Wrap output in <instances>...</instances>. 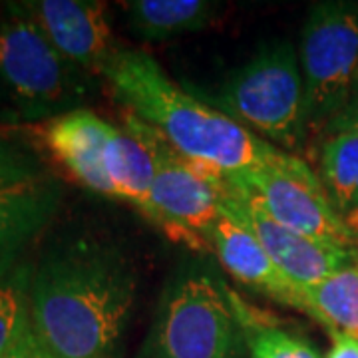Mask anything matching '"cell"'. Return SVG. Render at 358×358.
I'll return each mask as SVG.
<instances>
[{"label": "cell", "mask_w": 358, "mask_h": 358, "mask_svg": "<svg viewBox=\"0 0 358 358\" xmlns=\"http://www.w3.org/2000/svg\"><path fill=\"white\" fill-rule=\"evenodd\" d=\"M136 294L134 265L115 243L94 233L52 243L28 285L42 358H124Z\"/></svg>", "instance_id": "cell-1"}, {"label": "cell", "mask_w": 358, "mask_h": 358, "mask_svg": "<svg viewBox=\"0 0 358 358\" xmlns=\"http://www.w3.org/2000/svg\"><path fill=\"white\" fill-rule=\"evenodd\" d=\"M103 80L114 98L179 154L221 178L271 164L282 150L178 86L148 52L122 48Z\"/></svg>", "instance_id": "cell-2"}, {"label": "cell", "mask_w": 358, "mask_h": 358, "mask_svg": "<svg viewBox=\"0 0 358 358\" xmlns=\"http://www.w3.org/2000/svg\"><path fill=\"white\" fill-rule=\"evenodd\" d=\"M187 90L277 150L296 155L305 145V82L289 40L263 44L215 92Z\"/></svg>", "instance_id": "cell-3"}, {"label": "cell", "mask_w": 358, "mask_h": 358, "mask_svg": "<svg viewBox=\"0 0 358 358\" xmlns=\"http://www.w3.org/2000/svg\"><path fill=\"white\" fill-rule=\"evenodd\" d=\"M134 358H249L229 285L203 265L179 268Z\"/></svg>", "instance_id": "cell-4"}, {"label": "cell", "mask_w": 358, "mask_h": 358, "mask_svg": "<svg viewBox=\"0 0 358 358\" xmlns=\"http://www.w3.org/2000/svg\"><path fill=\"white\" fill-rule=\"evenodd\" d=\"M94 78L52 46L16 2L0 8V103L22 122L80 110Z\"/></svg>", "instance_id": "cell-5"}, {"label": "cell", "mask_w": 358, "mask_h": 358, "mask_svg": "<svg viewBox=\"0 0 358 358\" xmlns=\"http://www.w3.org/2000/svg\"><path fill=\"white\" fill-rule=\"evenodd\" d=\"M299 62L305 82L308 134L329 129L358 88V4L315 2L301 30Z\"/></svg>", "instance_id": "cell-6"}, {"label": "cell", "mask_w": 358, "mask_h": 358, "mask_svg": "<svg viewBox=\"0 0 358 358\" xmlns=\"http://www.w3.org/2000/svg\"><path fill=\"white\" fill-rule=\"evenodd\" d=\"M124 128L140 138L154 164L155 225L176 243L203 251L221 215L223 178L193 164L134 115L126 114Z\"/></svg>", "instance_id": "cell-7"}, {"label": "cell", "mask_w": 358, "mask_h": 358, "mask_svg": "<svg viewBox=\"0 0 358 358\" xmlns=\"http://www.w3.org/2000/svg\"><path fill=\"white\" fill-rule=\"evenodd\" d=\"M277 223L313 241L334 247H358V233L327 195L319 173L299 155L281 152L271 164L231 176Z\"/></svg>", "instance_id": "cell-8"}, {"label": "cell", "mask_w": 358, "mask_h": 358, "mask_svg": "<svg viewBox=\"0 0 358 358\" xmlns=\"http://www.w3.org/2000/svg\"><path fill=\"white\" fill-rule=\"evenodd\" d=\"M223 207L253 231L275 265L303 289H310L341 268L358 263V247L324 245L287 229L245 187L229 179H223Z\"/></svg>", "instance_id": "cell-9"}, {"label": "cell", "mask_w": 358, "mask_h": 358, "mask_svg": "<svg viewBox=\"0 0 358 358\" xmlns=\"http://www.w3.org/2000/svg\"><path fill=\"white\" fill-rule=\"evenodd\" d=\"M16 6L38 26L52 46L92 78L106 74L115 44L108 4L100 0H24Z\"/></svg>", "instance_id": "cell-10"}, {"label": "cell", "mask_w": 358, "mask_h": 358, "mask_svg": "<svg viewBox=\"0 0 358 358\" xmlns=\"http://www.w3.org/2000/svg\"><path fill=\"white\" fill-rule=\"evenodd\" d=\"M209 249L215 251L221 265L235 281L251 291L267 294L285 307L296 308L313 319L307 291L291 281L275 265L253 231L223 205L221 215L209 233Z\"/></svg>", "instance_id": "cell-11"}, {"label": "cell", "mask_w": 358, "mask_h": 358, "mask_svg": "<svg viewBox=\"0 0 358 358\" xmlns=\"http://www.w3.org/2000/svg\"><path fill=\"white\" fill-rule=\"evenodd\" d=\"M112 128L114 124L106 122L88 108H80L46 122L42 126V138L50 154L80 185L115 199L103 162Z\"/></svg>", "instance_id": "cell-12"}, {"label": "cell", "mask_w": 358, "mask_h": 358, "mask_svg": "<svg viewBox=\"0 0 358 358\" xmlns=\"http://www.w3.org/2000/svg\"><path fill=\"white\" fill-rule=\"evenodd\" d=\"M60 199L62 189L48 176L0 192V282L13 275L18 257L48 227Z\"/></svg>", "instance_id": "cell-13"}, {"label": "cell", "mask_w": 358, "mask_h": 358, "mask_svg": "<svg viewBox=\"0 0 358 358\" xmlns=\"http://www.w3.org/2000/svg\"><path fill=\"white\" fill-rule=\"evenodd\" d=\"M134 36L143 42L193 34L217 22L223 4L213 0H126L120 2Z\"/></svg>", "instance_id": "cell-14"}, {"label": "cell", "mask_w": 358, "mask_h": 358, "mask_svg": "<svg viewBox=\"0 0 358 358\" xmlns=\"http://www.w3.org/2000/svg\"><path fill=\"white\" fill-rule=\"evenodd\" d=\"M106 173L114 187V197L138 209L143 217L155 225L152 199L154 164L145 145L128 128L114 126L106 143Z\"/></svg>", "instance_id": "cell-15"}, {"label": "cell", "mask_w": 358, "mask_h": 358, "mask_svg": "<svg viewBox=\"0 0 358 358\" xmlns=\"http://www.w3.org/2000/svg\"><path fill=\"white\" fill-rule=\"evenodd\" d=\"M319 178L336 211L358 233V128L329 129L320 145Z\"/></svg>", "instance_id": "cell-16"}, {"label": "cell", "mask_w": 358, "mask_h": 358, "mask_svg": "<svg viewBox=\"0 0 358 358\" xmlns=\"http://www.w3.org/2000/svg\"><path fill=\"white\" fill-rule=\"evenodd\" d=\"M229 296L243 329L249 358H324L310 341L287 329L265 310L247 303L231 287Z\"/></svg>", "instance_id": "cell-17"}, {"label": "cell", "mask_w": 358, "mask_h": 358, "mask_svg": "<svg viewBox=\"0 0 358 358\" xmlns=\"http://www.w3.org/2000/svg\"><path fill=\"white\" fill-rule=\"evenodd\" d=\"M313 320L329 334L346 333L358 338V263L341 268L319 285L305 289Z\"/></svg>", "instance_id": "cell-18"}, {"label": "cell", "mask_w": 358, "mask_h": 358, "mask_svg": "<svg viewBox=\"0 0 358 358\" xmlns=\"http://www.w3.org/2000/svg\"><path fill=\"white\" fill-rule=\"evenodd\" d=\"M24 271L0 282V358H42L30 320Z\"/></svg>", "instance_id": "cell-19"}, {"label": "cell", "mask_w": 358, "mask_h": 358, "mask_svg": "<svg viewBox=\"0 0 358 358\" xmlns=\"http://www.w3.org/2000/svg\"><path fill=\"white\" fill-rule=\"evenodd\" d=\"M44 178L38 155L20 140L0 134V192Z\"/></svg>", "instance_id": "cell-20"}, {"label": "cell", "mask_w": 358, "mask_h": 358, "mask_svg": "<svg viewBox=\"0 0 358 358\" xmlns=\"http://www.w3.org/2000/svg\"><path fill=\"white\" fill-rule=\"evenodd\" d=\"M333 346L327 358H358V338L346 333H331Z\"/></svg>", "instance_id": "cell-21"}, {"label": "cell", "mask_w": 358, "mask_h": 358, "mask_svg": "<svg viewBox=\"0 0 358 358\" xmlns=\"http://www.w3.org/2000/svg\"><path fill=\"white\" fill-rule=\"evenodd\" d=\"M333 126H355V128H358V88L355 92V96H352V100L346 106V110L336 117V122H334Z\"/></svg>", "instance_id": "cell-22"}]
</instances>
